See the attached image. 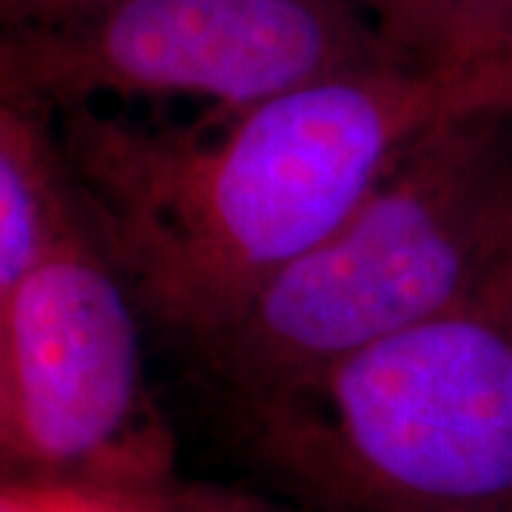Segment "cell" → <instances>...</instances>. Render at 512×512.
I'll use <instances>...</instances> for the list:
<instances>
[{"instance_id":"3","label":"cell","mask_w":512,"mask_h":512,"mask_svg":"<svg viewBox=\"0 0 512 512\" xmlns=\"http://www.w3.org/2000/svg\"><path fill=\"white\" fill-rule=\"evenodd\" d=\"M248 430L328 512H512V311L490 293L274 396Z\"/></svg>"},{"instance_id":"7","label":"cell","mask_w":512,"mask_h":512,"mask_svg":"<svg viewBox=\"0 0 512 512\" xmlns=\"http://www.w3.org/2000/svg\"><path fill=\"white\" fill-rule=\"evenodd\" d=\"M487 0H359L367 23L396 57L458 72L461 43Z\"/></svg>"},{"instance_id":"13","label":"cell","mask_w":512,"mask_h":512,"mask_svg":"<svg viewBox=\"0 0 512 512\" xmlns=\"http://www.w3.org/2000/svg\"><path fill=\"white\" fill-rule=\"evenodd\" d=\"M0 512H43L40 481H0Z\"/></svg>"},{"instance_id":"9","label":"cell","mask_w":512,"mask_h":512,"mask_svg":"<svg viewBox=\"0 0 512 512\" xmlns=\"http://www.w3.org/2000/svg\"><path fill=\"white\" fill-rule=\"evenodd\" d=\"M512 52V0H487L461 43L456 69L470 72Z\"/></svg>"},{"instance_id":"11","label":"cell","mask_w":512,"mask_h":512,"mask_svg":"<svg viewBox=\"0 0 512 512\" xmlns=\"http://www.w3.org/2000/svg\"><path fill=\"white\" fill-rule=\"evenodd\" d=\"M114 0H0V35L94 12Z\"/></svg>"},{"instance_id":"1","label":"cell","mask_w":512,"mask_h":512,"mask_svg":"<svg viewBox=\"0 0 512 512\" xmlns=\"http://www.w3.org/2000/svg\"><path fill=\"white\" fill-rule=\"evenodd\" d=\"M470 100V72L390 60L276 94L214 128L66 111L57 143L134 302L208 350L424 128Z\"/></svg>"},{"instance_id":"6","label":"cell","mask_w":512,"mask_h":512,"mask_svg":"<svg viewBox=\"0 0 512 512\" xmlns=\"http://www.w3.org/2000/svg\"><path fill=\"white\" fill-rule=\"evenodd\" d=\"M43 120L46 111L0 74V325L20 279L83 214L60 143Z\"/></svg>"},{"instance_id":"12","label":"cell","mask_w":512,"mask_h":512,"mask_svg":"<svg viewBox=\"0 0 512 512\" xmlns=\"http://www.w3.org/2000/svg\"><path fill=\"white\" fill-rule=\"evenodd\" d=\"M478 92L490 103H510L512 106V52L498 57L493 63L478 66Z\"/></svg>"},{"instance_id":"8","label":"cell","mask_w":512,"mask_h":512,"mask_svg":"<svg viewBox=\"0 0 512 512\" xmlns=\"http://www.w3.org/2000/svg\"><path fill=\"white\" fill-rule=\"evenodd\" d=\"M40 481L43 512H171V487L100 481Z\"/></svg>"},{"instance_id":"15","label":"cell","mask_w":512,"mask_h":512,"mask_svg":"<svg viewBox=\"0 0 512 512\" xmlns=\"http://www.w3.org/2000/svg\"><path fill=\"white\" fill-rule=\"evenodd\" d=\"M495 293H498V296H501V299L507 302V308L512 311V268L507 271V274H504V279H501V282L495 285Z\"/></svg>"},{"instance_id":"4","label":"cell","mask_w":512,"mask_h":512,"mask_svg":"<svg viewBox=\"0 0 512 512\" xmlns=\"http://www.w3.org/2000/svg\"><path fill=\"white\" fill-rule=\"evenodd\" d=\"M396 57L345 0H114L0 35V74L43 111L197 100L220 117ZM407 63V60H404Z\"/></svg>"},{"instance_id":"5","label":"cell","mask_w":512,"mask_h":512,"mask_svg":"<svg viewBox=\"0 0 512 512\" xmlns=\"http://www.w3.org/2000/svg\"><path fill=\"white\" fill-rule=\"evenodd\" d=\"M134 296L86 211L20 279L0 325L12 464L52 481L168 487Z\"/></svg>"},{"instance_id":"14","label":"cell","mask_w":512,"mask_h":512,"mask_svg":"<svg viewBox=\"0 0 512 512\" xmlns=\"http://www.w3.org/2000/svg\"><path fill=\"white\" fill-rule=\"evenodd\" d=\"M15 470L12 464V427H9V404H6V387L0 373V473Z\"/></svg>"},{"instance_id":"10","label":"cell","mask_w":512,"mask_h":512,"mask_svg":"<svg viewBox=\"0 0 512 512\" xmlns=\"http://www.w3.org/2000/svg\"><path fill=\"white\" fill-rule=\"evenodd\" d=\"M171 512H285L262 501L259 495L242 493L237 487L222 484H183L171 487Z\"/></svg>"},{"instance_id":"2","label":"cell","mask_w":512,"mask_h":512,"mask_svg":"<svg viewBox=\"0 0 512 512\" xmlns=\"http://www.w3.org/2000/svg\"><path fill=\"white\" fill-rule=\"evenodd\" d=\"M512 268V106L444 111L205 350L248 399L490 296Z\"/></svg>"},{"instance_id":"16","label":"cell","mask_w":512,"mask_h":512,"mask_svg":"<svg viewBox=\"0 0 512 512\" xmlns=\"http://www.w3.org/2000/svg\"><path fill=\"white\" fill-rule=\"evenodd\" d=\"M345 3H353V6H359V0H345Z\"/></svg>"}]
</instances>
